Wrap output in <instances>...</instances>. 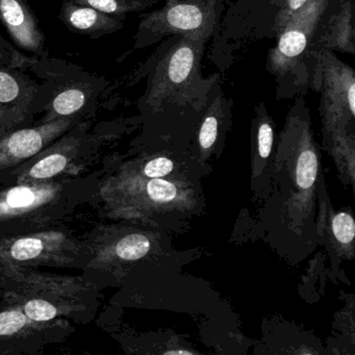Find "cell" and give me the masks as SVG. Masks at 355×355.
I'll return each instance as SVG.
<instances>
[{
  "instance_id": "obj_12",
  "label": "cell",
  "mask_w": 355,
  "mask_h": 355,
  "mask_svg": "<svg viewBox=\"0 0 355 355\" xmlns=\"http://www.w3.org/2000/svg\"><path fill=\"white\" fill-rule=\"evenodd\" d=\"M43 250L42 241L36 238L16 241L11 248V255L17 261H28L38 257Z\"/></svg>"
},
{
  "instance_id": "obj_8",
  "label": "cell",
  "mask_w": 355,
  "mask_h": 355,
  "mask_svg": "<svg viewBox=\"0 0 355 355\" xmlns=\"http://www.w3.org/2000/svg\"><path fill=\"white\" fill-rule=\"evenodd\" d=\"M150 249V242L142 234H130L122 239L116 247L118 257L126 261L142 259Z\"/></svg>"
},
{
  "instance_id": "obj_11",
  "label": "cell",
  "mask_w": 355,
  "mask_h": 355,
  "mask_svg": "<svg viewBox=\"0 0 355 355\" xmlns=\"http://www.w3.org/2000/svg\"><path fill=\"white\" fill-rule=\"evenodd\" d=\"M67 165V159L62 155H51L37 163L31 169V176L36 180L53 178L63 171Z\"/></svg>"
},
{
  "instance_id": "obj_9",
  "label": "cell",
  "mask_w": 355,
  "mask_h": 355,
  "mask_svg": "<svg viewBox=\"0 0 355 355\" xmlns=\"http://www.w3.org/2000/svg\"><path fill=\"white\" fill-rule=\"evenodd\" d=\"M318 161L315 153L311 150L303 151L297 164V184L301 189H309L313 186L317 178Z\"/></svg>"
},
{
  "instance_id": "obj_6",
  "label": "cell",
  "mask_w": 355,
  "mask_h": 355,
  "mask_svg": "<svg viewBox=\"0 0 355 355\" xmlns=\"http://www.w3.org/2000/svg\"><path fill=\"white\" fill-rule=\"evenodd\" d=\"M51 195V191L36 190L30 187H17L7 193L0 207H3V211H24L44 202L49 199Z\"/></svg>"
},
{
  "instance_id": "obj_15",
  "label": "cell",
  "mask_w": 355,
  "mask_h": 355,
  "mask_svg": "<svg viewBox=\"0 0 355 355\" xmlns=\"http://www.w3.org/2000/svg\"><path fill=\"white\" fill-rule=\"evenodd\" d=\"M26 324L24 313L17 309L0 313V336H12L19 331Z\"/></svg>"
},
{
  "instance_id": "obj_1",
  "label": "cell",
  "mask_w": 355,
  "mask_h": 355,
  "mask_svg": "<svg viewBox=\"0 0 355 355\" xmlns=\"http://www.w3.org/2000/svg\"><path fill=\"white\" fill-rule=\"evenodd\" d=\"M153 20L157 21V32L194 34L205 28V13L194 3H169L163 11L153 14Z\"/></svg>"
},
{
  "instance_id": "obj_3",
  "label": "cell",
  "mask_w": 355,
  "mask_h": 355,
  "mask_svg": "<svg viewBox=\"0 0 355 355\" xmlns=\"http://www.w3.org/2000/svg\"><path fill=\"white\" fill-rule=\"evenodd\" d=\"M196 63V53L191 45H178L168 55L166 63V82L170 88L186 85L194 73Z\"/></svg>"
},
{
  "instance_id": "obj_16",
  "label": "cell",
  "mask_w": 355,
  "mask_h": 355,
  "mask_svg": "<svg viewBox=\"0 0 355 355\" xmlns=\"http://www.w3.org/2000/svg\"><path fill=\"white\" fill-rule=\"evenodd\" d=\"M149 196L157 202H169L176 196V188L171 182L159 178H153L148 184Z\"/></svg>"
},
{
  "instance_id": "obj_21",
  "label": "cell",
  "mask_w": 355,
  "mask_h": 355,
  "mask_svg": "<svg viewBox=\"0 0 355 355\" xmlns=\"http://www.w3.org/2000/svg\"><path fill=\"white\" fill-rule=\"evenodd\" d=\"M89 7L105 14H117L123 11V7L118 0H83Z\"/></svg>"
},
{
  "instance_id": "obj_19",
  "label": "cell",
  "mask_w": 355,
  "mask_h": 355,
  "mask_svg": "<svg viewBox=\"0 0 355 355\" xmlns=\"http://www.w3.org/2000/svg\"><path fill=\"white\" fill-rule=\"evenodd\" d=\"M173 170V163L166 157H159L149 162L145 167L146 176L150 178H159L167 175Z\"/></svg>"
},
{
  "instance_id": "obj_13",
  "label": "cell",
  "mask_w": 355,
  "mask_h": 355,
  "mask_svg": "<svg viewBox=\"0 0 355 355\" xmlns=\"http://www.w3.org/2000/svg\"><path fill=\"white\" fill-rule=\"evenodd\" d=\"M24 311L31 320L38 322L49 321L58 315L55 305L41 299L28 301L24 306Z\"/></svg>"
},
{
  "instance_id": "obj_7",
  "label": "cell",
  "mask_w": 355,
  "mask_h": 355,
  "mask_svg": "<svg viewBox=\"0 0 355 355\" xmlns=\"http://www.w3.org/2000/svg\"><path fill=\"white\" fill-rule=\"evenodd\" d=\"M103 14L93 8L76 7L68 13V21L76 30L95 32L113 24Z\"/></svg>"
},
{
  "instance_id": "obj_17",
  "label": "cell",
  "mask_w": 355,
  "mask_h": 355,
  "mask_svg": "<svg viewBox=\"0 0 355 355\" xmlns=\"http://www.w3.org/2000/svg\"><path fill=\"white\" fill-rule=\"evenodd\" d=\"M19 94V86L13 76L0 72V103H10Z\"/></svg>"
},
{
  "instance_id": "obj_18",
  "label": "cell",
  "mask_w": 355,
  "mask_h": 355,
  "mask_svg": "<svg viewBox=\"0 0 355 355\" xmlns=\"http://www.w3.org/2000/svg\"><path fill=\"white\" fill-rule=\"evenodd\" d=\"M218 134V121L214 116H209L203 122L199 134V142L205 149L209 148L215 143Z\"/></svg>"
},
{
  "instance_id": "obj_10",
  "label": "cell",
  "mask_w": 355,
  "mask_h": 355,
  "mask_svg": "<svg viewBox=\"0 0 355 355\" xmlns=\"http://www.w3.org/2000/svg\"><path fill=\"white\" fill-rule=\"evenodd\" d=\"M86 101V96L83 91L78 89H69L58 95L53 101V110L61 116L71 115L80 111Z\"/></svg>"
},
{
  "instance_id": "obj_14",
  "label": "cell",
  "mask_w": 355,
  "mask_h": 355,
  "mask_svg": "<svg viewBox=\"0 0 355 355\" xmlns=\"http://www.w3.org/2000/svg\"><path fill=\"white\" fill-rule=\"evenodd\" d=\"M332 230H334V236L340 243L348 244L354 239V220L349 214H338L332 222Z\"/></svg>"
},
{
  "instance_id": "obj_4",
  "label": "cell",
  "mask_w": 355,
  "mask_h": 355,
  "mask_svg": "<svg viewBox=\"0 0 355 355\" xmlns=\"http://www.w3.org/2000/svg\"><path fill=\"white\" fill-rule=\"evenodd\" d=\"M304 22L298 21V24L295 22L280 37L274 53V60L279 69L290 65L306 49L311 31L309 28L304 30Z\"/></svg>"
},
{
  "instance_id": "obj_5",
  "label": "cell",
  "mask_w": 355,
  "mask_h": 355,
  "mask_svg": "<svg viewBox=\"0 0 355 355\" xmlns=\"http://www.w3.org/2000/svg\"><path fill=\"white\" fill-rule=\"evenodd\" d=\"M63 126V122L45 125L39 130H24L15 132L10 137L6 143L8 153L16 159H26L36 155L43 147L45 134L59 130Z\"/></svg>"
},
{
  "instance_id": "obj_22",
  "label": "cell",
  "mask_w": 355,
  "mask_h": 355,
  "mask_svg": "<svg viewBox=\"0 0 355 355\" xmlns=\"http://www.w3.org/2000/svg\"><path fill=\"white\" fill-rule=\"evenodd\" d=\"M309 0H286L284 7H286V12H291V13H296V12L300 11Z\"/></svg>"
},
{
  "instance_id": "obj_20",
  "label": "cell",
  "mask_w": 355,
  "mask_h": 355,
  "mask_svg": "<svg viewBox=\"0 0 355 355\" xmlns=\"http://www.w3.org/2000/svg\"><path fill=\"white\" fill-rule=\"evenodd\" d=\"M273 143V130L269 123H263L259 130V150L261 157H269Z\"/></svg>"
},
{
  "instance_id": "obj_2",
  "label": "cell",
  "mask_w": 355,
  "mask_h": 355,
  "mask_svg": "<svg viewBox=\"0 0 355 355\" xmlns=\"http://www.w3.org/2000/svg\"><path fill=\"white\" fill-rule=\"evenodd\" d=\"M0 15L20 45L32 51L38 49L40 43L38 31L19 0H0Z\"/></svg>"
}]
</instances>
